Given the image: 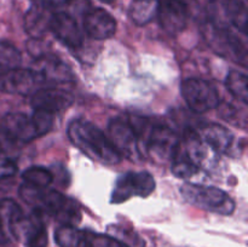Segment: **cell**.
<instances>
[{"instance_id":"cell-16","label":"cell","mask_w":248,"mask_h":247,"mask_svg":"<svg viewBox=\"0 0 248 247\" xmlns=\"http://www.w3.org/2000/svg\"><path fill=\"white\" fill-rule=\"evenodd\" d=\"M38 61L40 64L38 72L43 77L44 82H67L73 80V73L70 68L55 56L46 55L39 58Z\"/></svg>"},{"instance_id":"cell-7","label":"cell","mask_w":248,"mask_h":247,"mask_svg":"<svg viewBox=\"0 0 248 247\" xmlns=\"http://www.w3.org/2000/svg\"><path fill=\"white\" fill-rule=\"evenodd\" d=\"M109 133L111 144L121 157L125 156L130 160H140L142 157L140 140L130 123H126L120 118L113 119L109 124Z\"/></svg>"},{"instance_id":"cell-32","label":"cell","mask_w":248,"mask_h":247,"mask_svg":"<svg viewBox=\"0 0 248 247\" xmlns=\"http://www.w3.org/2000/svg\"><path fill=\"white\" fill-rule=\"evenodd\" d=\"M17 171V166L11 160H0V179L14 176Z\"/></svg>"},{"instance_id":"cell-10","label":"cell","mask_w":248,"mask_h":247,"mask_svg":"<svg viewBox=\"0 0 248 247\" xmlns=\"http://www.w3.org/2000/svg\"><path fill=\"white\" fill-rule=\"evenodd\" d=\"M147 150L153 159L157 161L172 160L181 147L178 136L167 126H154L147 137Z\"/></svg>"},{"instance_id":"cell-4","label":"cell","mask_w":248,"mask_h":247,"mask_svg":"<svg viewBox=\"0 0 248 247\" xmlns=\"http://www.w3.org/2000/svg\"><path fill=\"white\" fill-rule=\"evenodd\" d=\"M184 101L195 113H205L219 106V94L211 82L202 79H186L182 82Z\"/></svg>"},{"instance_id":"cell-17","label":"cell","mask_w":248,"mask_h":247,"mask_svg":"<svg viewBox=\"0 0 248 247\" xmlns=\"http://www.w3.org/2000/svg\"><path fill=\"white\" fill-rule=\"evenodd\" d=\"M51 15L40 7H31L24 17V29L33 39H43L48 31Z\"/></svg>"},{"instance_id":"cell-22","label":"cell","mask_w":248,"mask_h":247,"mask_svg":"<svg viewBox=\"0 0 248 247\" xmlns=\"http://www.w3.org/2000/svg\"><path fill=\"white\" fill-rule=\"evenodd\" d=\"M172 165L171 170L173 172V174L178 178H190L194 174H196V172L199 171V166L193 161L191 159H189L188 155L184 152H181V147L177 150L176 155L172 157Z\"/></svg>"},{"instance_id":"cell-30","label":"cell","mask_w":248,"mask_h":247,"mask_svg":"<svg viewBox=\"0 0 248 247\" xmlns=\"http://www.w3.org/2000/svg\"><path fill=\"white\" fill-rule=\"evenodd\" d=\"M27 48H28V52L31 53V57L38 58V60L47 55L45 43H44L43 39H31V40H29L27 43Z\"/></svg>"},{"instance_id":"cell-24","label":"cell","mask_w":248,"mask_h":247,"mask_svg":"<svg viewBox=\"0 0 248 247\" xmlns=\"http://www.w3.org/2000/svg\"><path fill=\"white\" fill-rule=\"evenodd\" d=\"M22 178L27 184L45 189L53 181V176L48 170L40 166H31L22 173Z\"/></svg>"},{"instance_id":"cell-28","label":"cell","mask_w":248,"mask_h":247,"mask_svg":"<svg viewBox=\"0 0 248 247\" xmlns=\"http://www.w3.org/2000/svg\"><path fill=\"white\" fill-rule=\"evenodd\" d=\"M86 234L87 247H123L120 242L116 241L110 235L85 232Z\"/></svg>"},{"instance_id":"cell-33","label":"cell","mask_w":248,"mask_h":247,"mask_svg":"<svg viewBox=\"0 0 248 247\" xmlns=\"http://www.w3.org/2000/svg\"><path fill=\"white\" fill-rule=\"evenodd\" d=\"M7 242V236L5 234V230H4V225H2V220L0 219V246L1 245H5Z\"/></svg>"},{"instance_id":"cell-31","label":"cell","mask_w":248,"mask_h":247,"mask_svg":"<svg viewBox=\"0 0 248 247\" xmlns=\"http://www.w3.org/2000/svg\"><path fill=\"white\" fill-rule=\"evenodd\" d=\"M33 2L34 6L40 7V9L46 10V11H50V10L57 9L61 5L65 4L69 0H31Z\"/></svg>"},{"instance_id":"cell-12","label":"cell","mask_w":248,"mask_h":247,"mask_svg":"<svg viewBox=\"0 0 248 247\" xmlns=\"http://www.w3.org/2000/svg\"><path fill=\"white\" fill-rule=\"evenodd\" d=\"M48 31L53 35L70 48H79L84 43V35L78 26L74 17L67 12H56L50 17Z\"/></svg>"},{"instance_id":"cell-6","label":"cell","mask_w":248,"mask_h":247,"mask_svg":"<svg viewBox=\"0 0 248 247\" xmlns=\"http://www.w3.org/2000/svg\"><path fill=\"white\" fill-rule=\"evenodd\" d=\"M43 84V77L35 69L14 68L0 75V90L6 93L33 94Z\"/></svg>"},{"instance_id":"cell-18","label":"cell","mask_w":248,"mask_h":247,"mask_svg":"<svg viewBox=\"0 0 248 247\" xmlns=\"http://www.w3.org/2000/svg\"><path fill=\"white\" fill-rule=\"evenodd\" d=\"M222 6L230 23L236 27L240 31L246 34L248 14L245 2L241 0H223Z\"/></svg>"},{"instance_id":"cell-26","label":"cell","mask_w":248,"mask_h":247,"mask_svg":"<svg viewBox=\"0 0 248 247\" xmlns=\"http://www.w3.org/2000/svg\"><path fill=\"white\" fill-rule=\"evenodd\" d=\"M22 208L19 207L18 203L12 199H2L0 200V219L4 222L6 220L7 225H11L19 218L23 217Z\"/></svg>"},{"instance_id":"cell-20","label":"cell","mask_w":248,"mask_h":247,"mask_svg":"<svg viewBox=\"0 0 248 247\" xmlns=\"http://www.w3.org/2000/svg\"><path fill=\"white\" fill-rule=\"evenodd\" d=\"M157 14L156 0H135L130 7V16L138 26L149 23Z\"/></svg>"},{"instance_id":"cell-9","label":"cell","mask_w":248,"mask_h":247,"mask_svg":"<svg viewBox=\"0 0 248 247\" xmlns=\"http://www.w3.org/2000/svg\"><path fill=\"white\" fill-rule=\"evenodd\" d=\"M40 208L57 218L61 223H63V225L78 224L81 219V212H80V208L77 202L61 194L60 191H44Z\"/></svg>"},{"instance_id":"cell-8","label":"cell","mask_w":248,"mask_h":247,"mask_svg":"<svg viewBox=\"0 0 248 247\" xmlns=\"http://www.w3.org/2000/svg\"><path fill=\"white\" fill-rule=\"evenodd\" d=\"M189 6V0H159L156 16L164 31L170 35L183 31L190 15Z\"/></svg>"},{"instance_id":"cell-21","label":"cell","mask_w":248,"mask_h":247,"mask_svg":"<svg viewBox=\"0 0 248 247\" xmlns=\"http://www.w3.org/2000/svg\"><path fill=\"white\" fill-rule=\"evenodd\" d=\"M225 86L235 98L241 101L244 104L248 103L247 75L242 74L237 70H232L225 79Z\"/></svg>"},{"instance_id":"cell-27","label":"cell","mask_w":248,"mask_h":247,"mask_svg":"<svg viewBox=\"0 0 248 247\" xmlns=\"http://www.w3.org/2000/svg\"><path fill=\"white\" fill-rule=\"evenodd\" d=\"M44 191L45 190L43 188H36V186L31 185V184L24 183L19 188V195L27 203L36 206V208L39 210L41 205V200H43Z\"/></svg>"},{"instance_id":"cell-29","label":"cell","mask_w":248,"mask_h":247,"mask_svg":"<svg viewBox=\"0 0 248 247\" xmlns=\"http://www.w3.org/2000/svg\"><path fill=\"white\" fill-rule=\"evenodd\" d=\"M34 123L38 128L39 136H44L52 128L53 125V114L46 113L43 110H35L33 115Z\"/></svg>"},{"instance_id":"cell-15","label":"cell","mask_w":248,"mask_h":247,"mask_svg":"<svg viewBox=\"0 0 248 247\" xmlns=\"http://www.w3.org/2000/svg\"><path fill=\"white\" fill-rule=\"evenodd\" d=\"M205 142L216 152L223 154H232L236 147V138L227 127L217 124H210L201 128Z\"/></svg>"},{"instance_id":"cell-1","label":"cell","mask_w":248,"mask_h":247,"mask_svg":"<svg viewBox=\"0 0 248 247\" xmlns=\"http://www.w3.org/2000/svg\"><path fill=\"white\" fill-rule=\"evenodd\" d=\"M70 142L85 155L104 164H118L123 159L110 139L94 124L86 120H74L68 126Z\"/></svg>"},{"instance_id":"cell-14","label":"cell","mask_w":248,"mask_h":247,"mask_svg":"<svg viewBox=\"0 0 248 247\" xmlns=\"http://www.w3.org/2000/svg\"><path fill=\"white\" fill-rule=\"evenodd\" d=\"M82 23L87 35L96 40L111 38L116 31L115 19L103 9H93L87 12Z\"/></svg>"},{"instance_id":"cell-13","label":"cell","mask_w":248,"mask_h":247,"mask_svg":"<svg viewBox=\"0 0 248 247\" xmlns=\"http://www.w3.org/2000/svg\"><path fill=\"white\" fill-rule=\"evenodd\" d=\"M74 102V97L70 92L61 89H39L31 94V104L34 110H43L55 114L65 110Z\"/></svg>"},{"instance_id":"cell-34","label":"cell","mask_w":248,"mask_h":247,"mask_svg":"<svg viewBox=\"0 0 248 247\" xmlns=\"http://www.w3.org/2000/svg\"><path fill=\"white\" fill-rule=\"evenodd\" d=\"M99 1L104 2V4H108V5H110V4H114V2H115V0H99Z\"/></svg>"},{"instance_id":"cell-3","label":"cell","mask_w":248,"mask_h":247,"mask_svg":"<svg viewBox=\"0 0 248 247\" xmlns=\"http://www.w3.org/2000/svg\"><path fill=\"white\" fill-rule=\"evenodd\" d=\"M203 35L210 47L222 57L232 60L246 68L248 64L247 47L237 36L225 27L210 21L203 28Z\"/></svg>"},{"instance_id":"cell-19","label":"cell","mask_w":248,"mask_h":247,"mask_svg":"<svg viewBox=\"0 0 248 247\" xmlns=\"http://www.w3.org/2000/svg\"><path fill=\"white\" fill-rule=\"evenodd\" d=\"M55 241L60 247H87L86 234L74 225H62L55 232Z\"/></svg>"},{"instance_id":"cell-5","label":"cell","mask_w":248,"mask_h":247,"mask_svg":"<svg viewBox=\"0 0 248 247\" xmlns=\"http://www.w3.org/2000/svg\"><path fill=\"white\" fill-rule=\"evenodd\" d=\"M154 177L148 172H127L116 181L111 202L120 203L132 196L147 198L154 191Z\"/></svg>"},{"instance_id":"cell-2","label":"cell","mask_w":248,"mask_h":247,"mask_svg":"<svg viewBox=\"0 0 248 247\" xmlns=\"http://www.w3.org/2000/svg\"><path fill=\"white\" fill-rule=\"evenodd\" d=\"M181 194L189 203L208 212L229 216L235 210L232 199L222 189L215 186L184 183L181 186Z\"/></svg>"},{"instance_id":"cell-25","label":"cell","mask_w":248,"mask_h":247,"mask_svg":"<svg viewBox=\"0 0 248 247\" xmlns=\"http://www.w3.org/2000/svg\"><path fill=\"white\" fill-rule=\"evenodd\" d=\"M21 53L11 44L0 41V75L14 68H18Z\"/></svg>"},{"instance_id":"cell-23","label":"cell","mask_w":248,"mask_h":247,"mask_svg":"<svg viewBox=\"0 0 248 247\" xmlns=\"http://www.w3.org/2000/svg\"><path fill=\"white\" fill-rule=\"evenodd\" d=\"M109 235L126 247H145V242L136 232L120 225H109Z\"/></svg>"},{"instance_id":"cell-11","label":"cell","mask_w":248,"mask_h":247,"mask_svg":"<svg viewBox=\"0 0 248 247\" xmlns=\"http://www.w3.org/2000/svg\"><path fill=\"white\" fill-rule=\"evenodd\" d=\"M0 132L12 143H28L40 137L33 116L22 113L6 114L0 123Z\"/></svg>"}]
</instances>
